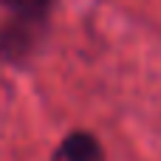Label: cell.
I'll return each instance as SVG.
<instances>
[{"label":"cell","instance_id":"cell-1","mask_svg":"<svg viewBox=\"0 0 161 161\" xmlns=\"http://www.w3.org/2000/svg\"><path fill=\"white\" fill-rule=\"evenodd\" d=\"M0 62L25 65L42 45L57 0H0Z\"/></svg>","mask_w":161,"mask_h":161},{"label":"cell","instance_id":"cell-2","mask_svg":"<svg viewBox=\"0 0 161 161\" xmlns=\"http://www.w3.org/2000/svg\"><path fill=\"white\" fill-rule=\"evenodd\" d=\"M51 161H105V147L91 130H71L51 153Z\"/></svg>","mask_w":161,"mask_h":161}]
</instances>
